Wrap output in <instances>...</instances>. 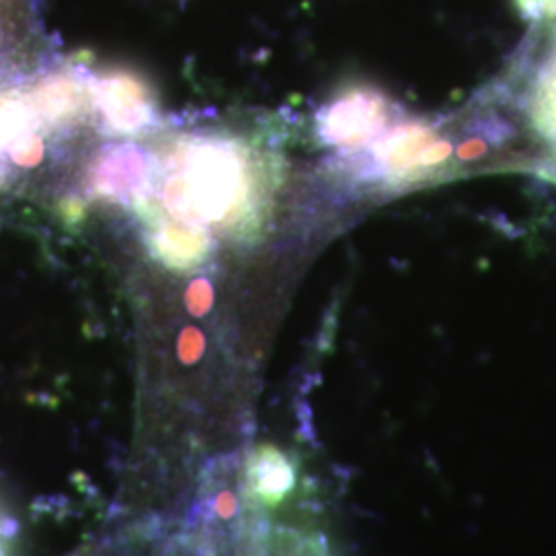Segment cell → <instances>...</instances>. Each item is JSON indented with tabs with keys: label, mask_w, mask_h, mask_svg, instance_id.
Returning a JSON list of instances; mask_svg holds the SVG:
<instances>
[{
	"label": "cell",
	"mask_w": 556,
	"mask_h": 556,
	"mask_svg": "<svg viewBox=\"0 0 556 556\" xmlns=\"http://www.w3.org/2000/svg\"><path fill=\"white\" fill-rule=\"evenodd\" d=\"M91 110L110 135L135 137L157 122V96L137 71L108 68L91 77Z\"/></svg>",
	"instance_id": "4"
},
{
	"label": "cell",
	"mask_w": 556,
	"mask_h": 556,
	"mask_svg": "<svg viewBox=\"0 0 556 556\" xmlns=\"http://www.w3.org/2000/svg\"><path fill=\"white\" fill-rule=\"evenodd\" d=\"M277 184V157L262 142L227 128H204L165 140L151 184L160 194H149L169 219L252 239L268 217Z\"/></svg>",
	"instance_id": "1"
},
{
	"label": "cell",
	"mask_w": 556,
	"mask_h": 556,
	"mask_svg": "<svg viewBox=\"0 0 556 556\" xmlns=\"http://www.w3.org/2000/svg\"><path fill=\"white\" fill-rule=\"evenodd\" d=\"M155 157L139 144L122 142L105 147L91 163L89 190L101 200L130 202V206L151 190Z\"/></svg>",
	"instance_id": "5"
},
{
	"label": "cell",
	"mask_w": 556,
	"mask_h": 556,
	"mask_svg": "<svg viewBox=\"0 0 556 556\" xmlns=\"http://www.w3.org/2000/svg\"><path fill=\"white\" fill-rule=\"evenodd\" d=\"M517 7L526 20L556 23V0H517Z\"/></svg>",
	"instance_id": "10"
},
{
	"label": "cell",
	"mask_w": 556,
	"mask_h": 556,
	"mask_svg": "<svg viewBox=\"0 0 556 556\" xmlns=\"http://www.w3.org/2000/svg\"><path fill=\"white\" fill-rule=\"evenodd\" d=\"M528 116L538 135L556 147V27L530 83Z\"/></svg>",
	"instance_id": "9"
},
{
	"label": "cell",
	"mask_w": 556,
	"mask_h": 556,
	"mask_svg": "<svg viewBox=\"0 0 556 556\" xmlns=\"http://www.w3.org/2000/svg\"><path fill=\"white\" fill-rule=\"evenodd\" d=\"M555 174H556V172H555ZM555 179H556V176H555Z\"/></svg>",
	"instance_id": "11"
},
{
	"label": "cell",
	"mask_w": 556,
	"mask_h": 556,
	"mask_svg": "<svg viewBox=\"0 0 556 556\" xmlns=\"http://www.w3.org/2000/svg\"><path fill=\"white\" fill-rule=\"evenodd\" d=\"M454 160L456 147L441 124L404 112L363 151L340 160V169L381 190H408L439 178Z\"/></svg>",
	"instance_id": "2"
},
{
	"label": "cell",
	"mask_w": 556,
	"mask_h": 556,
	"mask_svg": "<svg viewBox=\"0 0 556 556\" xmlns=\"http://www.w3.org/2000/svg\"><path fill=\"white\" fill-rule=\"evenodd\" d=\"M248 482L256 503L275 509L293 493L298 484V470L285 452L264 443L256 447L248 462Z\"/></svg>",
	"instance_id": "8"
},
{
	"label": "cell",
	"mask_w": 556,
	"mask_h": 556,
	"mask_svg": "<svg viewBox=\"0 0 556 556\" xmlns=\"http://www.w3.org/2000/svg\"><path fill=\"white\" fill-rule=\"evenodd\" d=\"M402 114L404 110L388 93L374 85L355 83L319 108L316 135L324 147L344 160L371 144Z\"/></svg>",
	"instance_id": "3"
},
{
	"label": "cell",
	"mask_w": 556,
	"mask_h": 556,
	"mask_svg": "<svg viewBox=\"0 0 556 556\" xmlns=\"http://www.w3.org/2000/svg\"><path fill=\"white\" fill-rule=\"evenodd\" d=\"M41 128H66L91 110V75L79 68H64L46 75L29 91Z\"/></svg>",
	"instance_id": "6"
},
{
	"label": "cell",
	"mask_w": 556,
	"mask_h": 556,
	"mask_svg": "<svg viewBox=\"0 0 556 556\" xmlns=\"http://www.w3.org/2000/svg\"><path fill=\"white\" fill-rule=\"evenodd\" d=\"M147 227V248L151 256L174 273H190L211 256V236L202 227L169 217H163Z\"/></svg>",
	"instance_id": "7"
}]
</instances>
